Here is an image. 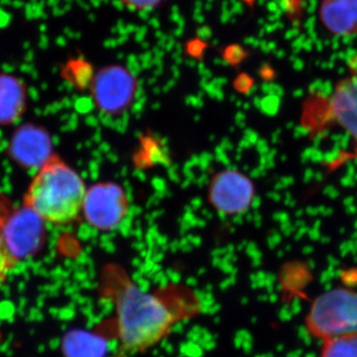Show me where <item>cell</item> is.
<instances>
[{"label":"cell","mask_w":357,"mask_h":357,"mask_svg":"<svg viewBox=\"0 0 357 357\" xmlns=\"http://www.w3.org/2000/svg\"><path fill=\"white\" fill-rule=\"evenodd\" d=\"M102 293L115 306V337L126 354L147 351L178 321L198 314L199 299L183 285L144 292L119 268L105 270Z\"/></svg>","instance_id":"cell-1"},{"label":"cell","mask_w":357,"mask_h":357,"mask_svg":"<svg viewBox=\"0 0 357 357\" xmlns=\"http://www.w3.org/2000/svg\"><path fill=\"white\" fill-rule=\"evenodd\" d=\"M86 194L82 178L53 155L32 178L23 206L45 222L67 225L83 211Z\"/></svg>","instance_id":"cell-2"},{"label":"cell","mask_w":357,"mask_h":357,"mask_svg":"<svg viewBox=\"0 0 357 357\" xmlns=\"http://www.w3.org/2000/svg\"><path fill=\"white\" fill-rule=\"evenodd\" d=\"M306 325L312 337L323 340L357 333V293L335 288L321 294L310 307Z\"/></svg>","instance_id":"cell-3"},{"label":"cell","mask_w":357,"mask_h":357,"mask_svg":"<svg viewBox=\"0 0 357 357\" xmlns=\"http://www.w3.org/2000/svg\"><path fill=\"white\" fill-rule=\"evenodd\" d=\"M326 115L349 136L357 156V54L347 63V73L326 100Z\"/></svg>","instance_id":"cell-4"},{"label":"cell","mask_w":357,"mask_h":357,"mask_svg":"<svg viewBox=\"0 0 357 357\" xmlns=\"http://www.w3.org/2000/svg\"><path fill=\"white\" fill-rule=\"evenodd\" d=\"M82 211L91 227L102 231L112 230L128 213V198L119 185L100 183L86 191Z\"/></svg>","instance_id":"cell-5"},{"label":"cell","mask_w":357,"mask_h":357,"mask_svg":"<svg viewBox=\"0 0 357 357\" xmlns=\"http://www.w3.org/2000/svg\"><path fill=\"white\" fill-rule=\"evenodd\" d=\"M44 220L22 206L14 208L4 227L7 248L16 262L39 252L45 241Z\"/></svg>","instance_id":"cell-6"},{"label":"cell","mask_w":357,"mask_h":357,"mask_svg":"<svg viewBox=\"0 0 357 357\" xmlns=\"http://www.w3.org/2000/svg\"><path fill=\"white\" fill-rule=\"evenodd\" d=\"M255 198L252 181L236 170H227L213 178L210 188L213 206L225 215L245 213Z\"/></svg>","instance_id":"cell-7"},{"label":"cell","mask_w":357,"mask_h":357,"mask_svg":"<svg viewBox=\"0 0 357 357\" xmlns=\"http://www.w3.org/2000/svg\"><path fill=\"white\" fill-rule=\"evenodd\" d=\"M135 83L132 75L119 66L105 68L96 75L93 96L98 107L107 112H119L132 100Z\"/></svg>","instance_id":"cell-8"},{"label":"cell","mask_w":357,"mask_h":357,"mask_svg":"<svg viewBox=\"0 0 357 357\" xmlns=\"http://www.w3.org/2000/svg\"><path fill=\"white\" fill-rule=\"evenodd\" d=\"M319 15L326 31L335 36L357 34V0H321Z\"/></svg>","instance_id":"cell-9"},{"label":"cell","mask_w":357,"mask_h":357,"mask_svg":"<svg viewBox=\"0 0 357 357\" xmlns=\"http://www.w3.org/2000/svg\"><path fill=\"white\" fill-rule=\"evenodd\" d=\"M25 88L20 79L0 74V124L17 121L25 109Z\"/></svg>","instance_id":"cell-10"},{"label":"cell","mask_w":357,"mask_h":357,"mask_svg":"<svg viewBox=\"0 0 357 357\" xmlns=\"http://www.w3.org/2000/svg\"><path fill=\"white\" fill-rule=\"evenodd\" d=\"M15 143L16 154L26 164L42 167L52 157L48 136L39 129H23Z\"/></svg>","instance_id":"cell-11"},{"label":"cell","mask_w":357,"mask_h":357,"mask_svg":"<svg viewBox=\"0 0 357 357\" xmlns=\"http://www.w3.org/2000/svg\"><path fill=\"white\" fill-rule=\"evenodd\" d=\"M65 357H105L107 342L100 335L84 331H72L63 338Z\"/></svg>","instance_id":"cell-12"},{"label":"cell","mask_w":357,"mask_h":357,"mask_svg":"<svg viewBox=\"0 0 357 357\" xmlns=\"http://www.w3.org/2000/svg\"><path fill=\"white\" fill-rule=\"evenodd\" d=\"M14 210L10 199L0 192V286L6 280L7 275L16 264L15 260L7 248L4 227Z\"/></svg>","instance_id":"cell-13"},{"label":"cell","mask_w":357,"mask_h":357,"mask_svg":"<svg viewBox=\"0 0 357 357\" xmlns=\"http://www.w3.org/2000/svg\"><path fill=\"white\" fill-rule=\"evenodd\" d=\"M321 357H357V333L324 340Z\"/></svg>","instance_id":"cell-14"},{"label":"cell","mask_w":357,"mask_h":357,"mask_svg":"<svg viewBox=\"0 0 357 357\" xmlns=\"http://www.w3.org/2000/svg\"><path fill=\"white\" fill-rule=\"evenodd\" d=\"M119 1L129 10L145 13V11L158 8L165 0H119Z\"/></svg>","instance_id":"cell-15"},{"label":"cell","mask_w":357,"mask_h":357,"mask_svg":"<svg viewBox=\"0 0 357 357\" xmlns=\"http://www.w3.org/2000/svg\"><path fill=\"white\" fill-rule=\"evenodd\" d=\"M66 74L70 75L72 79L79 81L83 77H89V75L91 74V68L83 61H70L66 67Z\"/></svg>","instance_id":"cell-16"}]
</instances>
